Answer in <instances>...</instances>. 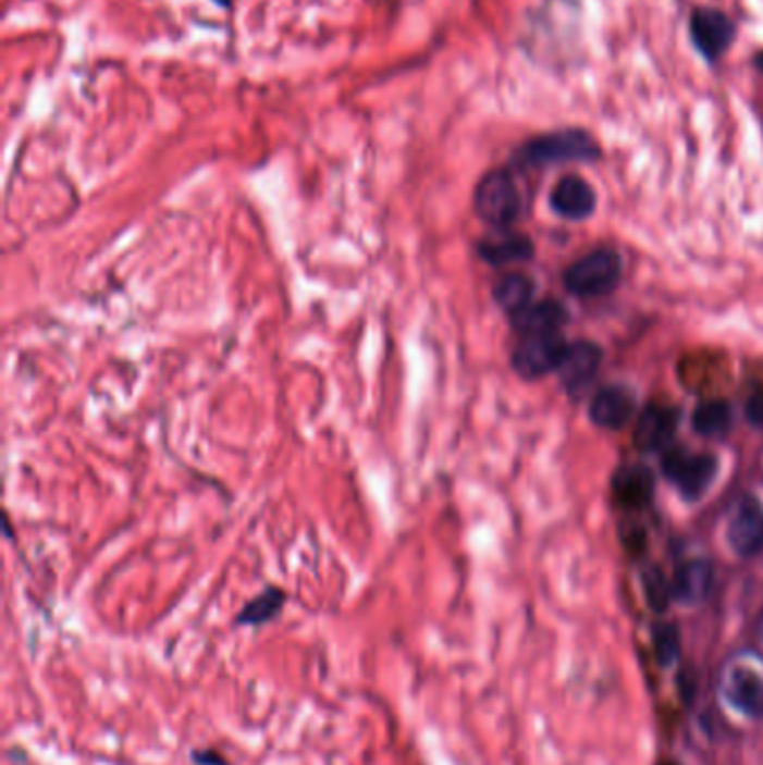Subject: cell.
<instances>
[{"mask_svg": "<svg viewBox=\"0 0 763 765\" xmlns=\"http://www.w3.org/2000/svg\"><path fill=\"white\" fill-rule=\"evenodd\" d=\"M602 157L595 137L584 128H557L527 139L515 155L513 164L519 169H549L559 164H591Z\"/></svg>", "mask_w": 763, "mask_h": 765, "instance_id": "6da1fadb", "label": "cell"}, {"mask_svg": "<svg viewBox=\"0 0 763 765\" xmlns=\"http://www.w3.org/2000/svg\"><path fill=\"white\" fill-rule=\"evenodd\" d=\"M472 209L481 222L495 231L510 229L521 213V195L517 182L508 169H493L475 186Z\"/></svg>", "mask_w": 763, "mask_h": 765, "instance_id": "7a4b0ae2", "label": "cell"}, {"mask_svg": "<svg viewBox=\"0 0 763 765\" xmlns=\"http://www.w3.org/2000/svg\"><path fill=\"white\" fill-rule=\"evenodd\" d=\"M688 32L694 52L707 65H718V61L733 50L739 36V25L728 12L712 5H701L690 12Z\"/></svg>", "mask_w": 763, "mask_h": 765, "instance_id": "3957f363", "label": "cell"}, {"mask_svg": "<svg viewBox=\"0 0 763 765\" xmlns=\"http://www.w3.org/2000/svg\"><path fill=\"white\" fill-rule=\"evenodd\" d=\"M620 280V256L614 249H595L565 271V285L582 298L605 296Z\"/></svg>", "mask_w": 763, "mask_h": 765, "instance_id": "277c9868", "label": "cell"}, {"mask_svg": "<svg viewBox=\"0 0 763 765\" xmlns=\"http://www.w3.org/2000/svg\"><path fill=\"white\" fill-rule=\"evenodd\" d=\"M567 345L569 343H565L557 332L521 336L513 349L510 366L525 381H538L551 372H557Z\"/></svg>", "mask_w": 763, "mask_h": 765, "instance_id": "5b68a950", "label": "cell"}, {"mask_svg": "<svg viewBox=\"0 0 763 765\" xmlns=\"http://www.w3.org/2000/svg\"><path fill=\"white\" fill-rule=\"evenodd\" d=\"M663 470L669 481L676 483V489L682 497L694 502L703 497V493L712 486L718 472V461L705 453H688L676 448L663 457Z\"/></svg>", "mask_w": 763, "mask_h": 765, "instance_id": "8992f818", "label": "cell"}, {"mask_svg": "<svg viewBox=\"0 0 763 765\" xmlns=\"http://www.w3.org/2000/svg\"><path fill=\"white\" fill-rule=\"evenodd\" d=\"M549 201H551V209L557 215L580 222V220H587L595 213L598 195L584 177L565 175L553 186Z\"/></svg>", "mask_w": 763, "mask_h": 765, "instance_id": "52a82bcc", "label": "cell"}, {"mask_svg": "<svg viewBox=\"0 0 763 765\" xmlns=\"http://www.w3.org/2000/svg\"><path fill=\"white\" fill-rule=\"evenodd\" d=\"M600 360H602V351L595 343L576 341L567 345L565 356L559 360L557 374L569 392H578L593 381V377L600 370Z\"/></svg>", "mask_w": 763, "mask_h": 765, "instance_id": "ba28073f", "label": "cell"}, {"mask_svg": "<svg viewBox=\"0 0 763 765\" xmlns=\"http://www.w3.org/2000/svg\"><path fill=\"white\" fill-rule=\"evenodd\" d=\"M723 692L726 699L748 716H763V678L746 667L735 665L723 676Z\"/></svg>", "mask_w": 763, "mask_h": 765, "instance_id": "9c48e42d", "label": "cell"}, {"mask_svg": "<svg viewBox=\"0 0 763 765\" xmlns=\"http://www.w3.org/2000/svg\"><path fill=\"white\" fill-rule=\"evenodd\" d=\"M728 542L741 557H752L763 548V510L754 499H746L728 527Z\"/></svg>", "mask_w": 763, "mask_h": 765, "instance_id": "30bf717a", "label": "cell"}, {"mask_svg": "<svg viewBox=\"0 0 763 765\" xmlns=\"http://www.w3.org/2000/svg\"><path fill=\"white\" fill-rule=\"evenodd\" d=\"M678 425V412L665 406H650L638 417L633 443L645 453H656L672 441Z\"/></svg>", "mask_w": 763, "mask_h": 765, "instance_id": "8fae6325", "label": "cell"}, {"mask_svg": "<svg viewBox=\"0 0 763 765\" xmlns=\"http://www.w3.org/2000/svg\"><path fill=\"white\" fill-rule=\"evenodd\" d=\"M533 242L531 237L515 233L510 229L497 231L495 235L484 237L477 245L479 258L493 264V267H504L510 262H525L533 258Z\"/></svg>", "mask_w": 763, "mask_h": 765, "instance_id": "7c38bea8", "label": "cell"}, {"mask_svg": "<svg viewBox=\"0 0 763 765\" xmlns=\"http://www.w3.org/2000/svg\"><path fill=\"white\" fill-rule=\"evenodd\" d=\"M654 474L645 466H623L614 474V497L625 508H645L654 497Z\"/></svg>", "mask_w": 763, "mask_h": 765, "instance_id": "4fadbf2b", "label": "cell"}, {"mask_svg": "<svg viewBox=\"0 0 763 765\" xmlns=\"http://www.w3.org/2000/svg\"><path fill=\"white\" fill-rule=\"evenodd\" d=\"M589 417L600 428L618 430L633 417V396L623 387L600 390L591 400Z\"/></svg>", "mask_w": 763, "mask_h": 765, "instance_id": "5bb4252c", "label": "cell"}, {"mask_svg": "<svg viewBox=\"0 0 763 765\" xmlns=\"http://www.w3.org/2000/svg\"><path fill=\"white\" fill-rule=\"evenodd\" d=\"M510 320L521 336L551 334V332H557L562 322L567 320V311L555 300H542V303H531L527 309H521Z\"/></svg>", "mask_w": 763, "mask_h": 765, "instance_id": "9a60e30c", "label": "cell"}, {"mask_svg": "<svg viewBox=\"0 0 763 765\" xmlns=\"http://www.w3.org/2000/svg\"><path fill=\"white\" fill-rule=\"evenodd\" d=\"M712 587V567L710 562L705 559H694L688 562L686 567H680L672 589H674V597L680 600L682 604H699L705 600V595L710 593Z\"/></svg>", "mask_w": 763, "mask_h": 765, "instance_id": "2e32d148", "label": "cell"}, {"mask_svg": "<svg viewBox=\"0 0 763 765\" xmlns=\"http://www.w3.org/2000/svg\"><path fill=\"white\" fill-rule=\"evenodd\" d=\"M287 593L280 587H267L262 593L251 597L239 614L235 616V625L239 627H262L280 616L285 609Z\"/></svg>", "mask_w": 763, "mask_h": 765, "instance_id": "e0dca14e", "label": "cell"}, {"mask_svg": "<svg viewBox=\"0 0 763 765\" xmlns=\"http://www.w3.org/2000/svg\"><path fill=\"white\" fill-rule=\"evenodd\" d=\"M533 292L536 285L531 277H527L525 273H510L497 282L493 289V298L497 307L513 318L533 303Z\"/></svg>", "mask_w": 763, "mask_h": 765, "instance_id": "ac0fdd59", "label": "cell"}, {"mask_svg": "<svg viewBox=\"0 0 763 765\" xmlns=\"http://www.w3.org/2000/svg\"><path fill=\"white\" fill-rule=\"evenodd\" d=\"M733 428V410L723 400H705L694 410V430L703 436H723Z\"/></svg>", "mask_w": 763, "mask_h": 765, "instance_id": "d6986e66", "label": "cell"}, {"mask_svg": "<svg viewBox=\"0 0 763 765\" xmlns=\"http://www.w3.org/2000/svg\"><path fill=\"white\" fill-rule=\"evenodd\" d=\"M642 587H645V597L650 602V607L656 612H663L669 600L674 597V589L667 582V578L663 576L661 569H648L645 576H642Z\"/></svg>", "mask_w": 763, "mask_h": 765, "instance_id": "ffe728a7", "label": "cell"}, {"mask_svg": "<svg viewBox=\"0 0 763 765\" xmlns=\"http://www.w3.org/2000/svg\"><path fill=\"white\" fill-rule=\"evenodd\" d=\"M680 652V636L678 629L669 622L654 627V654L663 667L672 665Z\"/></svg>", "mask_w": 763, "mask_h": 765, "instance_id": "44dd1931", "label": "cell"}, {"mask_svg": "<svg viewBox=\"0 0 763 765\" xmlns=\"http://www.w3.org/2000/svg\"><path fill=\"white\" fill-rule=\"evenodd\" d=\"M190 761H193L195 765H231L229 758H226L220 750H213V748L193 750V752H190Z\"/></svg>", "mask_w": 763, "mask_h": 765, "instance_id": "7402d4cb", "label": "cell"}, {"mask_svg": "<svg viewBox=\"0 0 763 765\" xmlns=\"http://www.w3.org/2000/svg\"><path fill=\"white\" fill-rule=\"evenodd\" d=\"M748 419L754 423V425H761L763 428V396H752L750 403H748Z\"/></svg>", "mask_w": 763, "mask_h": 765, "instance_id": "603a6c76", "label": "cell"}, {"mask_svg": "<svg viewBox=\"0 0 763 765\" xmlns=\"http://www.w3.org/2000/svg\"><path fill=\"white\" fill-rule=\"evenodd\" d=\"M750 65L759 72V74H763V50H756L754 54H752V59H750Z\"/></svg>", "mask_w": 763, "mask_h": 765, "instance_id": "cb8c5ba5", "label": "cell"}, {"mask_svg": "<svg viewBox=\"0 0 763 765\" xmlns=\"http://www.w3.org/2000/svg\"><path fill=\"white\" fill-rule=\"evenodd\" d=\"M759 636H761V640H763V616H761V620H759Z\"/></svg>", "mask_w": 763, "mask_h": 765, "instance_id": "d4e9b609", "label": "cell"}, {"mask_svg": "<svg viewBox=\"0 0 763 765\" xmlns=\"http://www.w3.org/2000/svg\"><path fill=\"white\" fill-rule=\"evenodd\" d=\"M218 3H220V5H229V0H218Z\"/></svg>", "mask_w": 763, "mask_h": 765, "instance_id": "484cf974", "label": "cell"}]
</instances>
